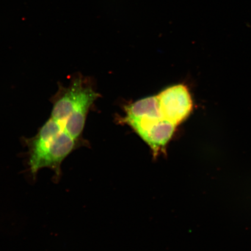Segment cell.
<instances>
[{"label": "cell", "mask_w": 251, "mask_h": 251, "mask_svg": "<svg viewBox=\"0 0 251 251\" xmlns=\"http://www.w3.org/2000/svg\"><path fill=\"white\" fill-rule=\"evenodd\" d=\"M27 149V164L34 178L44 168L54 172L55 181L61 177L64 160L75 150L86 145V140L75 139L50 117L32 137L24 138Z\"/></svg>", "instance_id": "cell-1"}, {"label": "cell", "mask_w": 251, "mask_h": 251, "mask_svg": "<svg viewBox=\"0 0 251 251\" xmlns=\"http://www.w3.org/2000/svg\"><path fill=\"white\" fill-rule=\"evenodd\" d=\"M100 95L89 78L78 73L67 86L58 84L51 98V118L77 140H84L83 133L88 114Z\"/></svg>", "instance_id": "cell-2"}, {"label": "cell", "mask_w": 251, "mask_h": 251, "mask_svg": "<svg viewBox=\"0 0 251 251\" xmlns=\"http://www.w3.org/2000/svg\"><path fill=\"white\" fill-rule=\"evenodd\" d=\"M156 97L162 117L176 127L186 120L192 111L191 94L183 84L168 87Z\"/></svg>", "instance_id": "cell-3"}]
</instances>
